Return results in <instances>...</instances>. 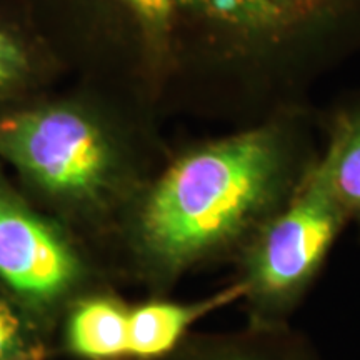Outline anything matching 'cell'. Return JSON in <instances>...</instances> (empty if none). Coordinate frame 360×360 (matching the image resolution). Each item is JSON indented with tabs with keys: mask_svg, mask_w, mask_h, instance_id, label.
<instances>
[{
	"mask_svg": "<svg viewBox=\"0 0 360 360\" xmlns=\"http://www.w3.org/2000/svg\"><path fill=\"white\" fill-rule=\"evenodd\" d=\"M282 132L252 129L186 152L147 188L125 225L120 260L167 295L188 274L232 264L312 167Z\"/></svg>",
	"mask_w": 360,
	"mask_h": 360,
	"instance_id": "6da1fadb",
	"label": "cell"
},
{
	"mask_svg": "<svg viewBox=\"0 0 360 360\" xmlns=\"http://www.w3.org/2000/svg\"><path fill=\"white\" fill-rule=\"evenodd\" d=\"M347 224L317 160L233 262L236 281L244 285L245 323L290 326Z\"/></svg>",
	"mask_w": 360,
	"mask_h": 360,
	"instance_id": "7a4b0ae2",
	"label": "cell"
},
{
	"mask_svg": "<svg viewBox=\"0 0 360 360\" xmlns=\"http://www.w3.org/2000/svg\"><path fill=\"white\" fill-rule=\"evenodd\" d=\"M0 155L49 199L98 209L124 180L119 147L98 124L65 107L0 120Z\"/></svg>",
	"mask_w": 360,
	"mask_h": 360,
	"instance_id": "3957f363",
	"label": "cell"
},
{
	"mask_svg": "<svg viewBox=\"0 0 360 360\" xmlns=\"http://www.w3.org/2000/svg\"><path fill=\"white\" fill-rule=\"evenodd\" d=\"M101 289L79 238L0 187V290L51 335L72 304Z\"/></svg>",
	"mask_w": 360,
	"mask_h": 360,
	"instance_id": "277c9868",
	"label": "cell"
},
{
	"mask_svg": "<svg viewBox=\"0 0 360 360\" xmlns=\"http://www.w3.org/2000/svg\"><path fill=\"white\" fill-rule=\"evenodd\" d=\"M244 285L233 281L210 295L195 300H174L167 295H150L130 304L129 360L165 357L192 334V327L207 315L242 302Z\"/></svg>",
	"mask_w": 360,
	"mask_h": 360,
	"instance_id": "5b68a950",
	"label": "cell"
},
{
	"mask_svg": "<svg viewBox=\"0 0 360 360\" xmlns=\"http://www.w3.org/2000/svg\"><path fill=\"white\" fill-rule=\"evenodd\" d=\"M157 360H326L317 345L294 326L192 332L174 352Z\"/></svg>",
	"mask_w": 360,
	"mask_h": 360,
	"instance_id": "8992f818",
	"label": "cell"
},
{
	"mask_svg": "<svg viewBox=\"0 0 360 360\" xmlns=\"http://www.w3.org/2000/svg\"><path fill=\"white\" fill-rule=\"evenodd\" d=\"M130 304L101 289L80 297L60 321L62 347L79 360H129Z\"/></svg>",
	"mask_w": 360,
	"mask_h": 360,
	"instance_id": "52a82bcc",
	"label": "cell"
},
{
	"mask_svg": "<svg viewBox=\"0 0 360 360\" xmlns=\"http://www.w3.org/2000/svg\"><path fill=\"white\" fill-rule=\"evenodd\" d=\"M319 162L349 222L360 227V117L335 130Z\"/></svg>",
	"mask_w": 360,
	"mask_h": 360,
	"instance_id": "ba28073f",
	"label": "cell"
},
{
	"mask_svg": "<svg viewBox=\"0 0 360 360\" xmlns=\"http://www.w3.org/2000/svg\"><path fill=\"white\" fill-rule=\"evenodd\" d=\"M47 335L0 290V360H45Z\"/></svg>",
	"mask_w": 360,
	"mask_h": 360,
	"instance_id": "9c48e42d",
	"label": "cell"
},
{
	"mask_svg": "<svg viewBox=\"0 0 360 360\" xmlns=\"http://www.w3.org/2000/svg\"><path fill=\"white\" fill-rule=\"evenodd\" d=\"M24 51L7 34L0 32V87L19 79L25 70Z\"/></svg>",
	"mask_w": 360,
	"mask_h": 360,
	"instance_id": "30bf717a",
	"label": "cell"
},
{
	"mask_svg": "<svg viewBox=\"0 0 360 360\" xmlns=\"http://www.w3.org/2000/svg\"><path fill=\"white\" fill-rule=\"evenodd\" d=\"M139 17L154 29H165L169 24L172 0H125Z\"/></svg>",
	"mask_w": 360,
	"mask_h": 360,
	"instance_id": "8fae6325",
	"label": "cell"
}]
</instances>
